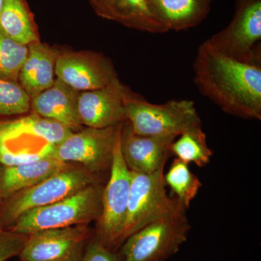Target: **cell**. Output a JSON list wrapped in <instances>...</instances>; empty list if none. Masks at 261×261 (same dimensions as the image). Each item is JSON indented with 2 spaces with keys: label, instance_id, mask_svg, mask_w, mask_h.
Wrapping results in <instances>:
<instances>
[{
  "label": "cell",
  "instance_id": "cell-21",
  "mask_svg": "<svg viewBox=\"0 0 261 261\" xmlns=\"http://www.w3.org/2000/svg\"><path fill=\"white\" fill-rule=\"evenodd\" d=\"M171 152L187 164L193 163L199 167L208 164L214 154L207 145V137L202 127L192 128L180 135L171 145Z\"/></svg>",
  "mask_w": 261,
  "mask_h": 261
},
{
  "label": "cell",
  "instance_id": "cell-2",
  "mask_svg": "<svg viewBox=\"0 0 261 261\" xmlns=\"http://www.w3.org/2000/svg\"><path fill=\"white\" fill-rule=\"evenodd\" d=\"M103 190L104 187L99 183L89 185L51 205L24 213L7 229L29 235L43 230L98 221L102 214Z\"/></svg>",
  "mask_w": 261,
  "mask_h": 261
},
{
  "label": "cell",
  "instance_id": "cell-23",
  "mask_svg": "<svg viewBox=\"0 0 261 261\" xmlns=\"http://www.w3.org/2000/svg\"><path fill=\"white\" fill-rule=\"evenodd\" d=\"M28 51V46L15 42L0 29V79L18 82Z\"/></svg>",
  "mask_w": 261,
  "mask_h": 261
},
{
  "label": "cell",
  "instance_id": "cell-3",
  "mask_svg": "<svg viewBox=\"0 0 261 261\" xmlns=\"http://www.w3.org/2000/svg\"><path fill=\"white\" fill-rule=\"evenodd\" d=\"M97 183V176L85 168L71 166L2 201L0 229L9 228L27 211L51 205Z\"/></svg>",
  "mask_w": 261,
  "mask_h": 261
},
{
  "label": "cell",
  "instance_id": "cell-10",
  "mask_svg": "<svg viewBox=\"0 0 261 261\" xmlns=\"http://www.w3.org/2000/svg\"><path fill=\"white\" fill-rule=\"evenodd\" d=\"M89 225L43 230L29 234L20 261H81L90 240Z\"/></svg>",
  "mask_w": 261,
  "mask_h": 261
},
{
  "label": "cell",
  "instance_id": "cell-17",
  "mask_svg": "<svg viewBox=\"0 0 261 261\" xmlns=\"http://www.w3.org/2000/svg\"><path fill=\"white\" fill-rule=\"evenodd\" d=\"M70 163L53 158L0 167V200L8 198L17 192L40 183L49 176L67 169Z\"/></svg>",
  "mask_w": 261,
  "mask_h": 261
},
{
  "label": "cell",
  "instance_id": "cell-7",
  "mask_svg": "<svg viewBox=\"0 0 261 261\" xmlns=\"http://www.w3.org/2000/svg\"><path fill=\"white\" fill-rule=\"evenodd\" d=\"M121 130L113 152L109 180L103 190L102 214L97 221L95 238L114 252L122 245L132 183V171L121 152Z\"/></svg>",
  "mask_w": 261,
  "mask_h": 261
},
{
  "label": "cell",
  "instance_id": "cell-26",
  "mask_svg": "<svg viewBox=\"0 0 261 261\" xmlns=\"http://www.w3.org/2000/svg\"><path fill=\"white\" fill-rule=\"evenodd\" d=\"M81 261H122L119 255L102 245L97 239L89 240Z\"/></svg>",
  "mask_w": 261,
  "mask_h": 261
},
{
  "label": "cell",
  "instance_id": "cell-16",
  "mask_svg": "<svg viewBox=\"0 0 261 261\" xmlns=\"http://www.w3.org/2000/svg\"><path fill=\"white\" fill-rule=\"evenodd\" d=\"M28 55L18 75V83L31 98L53 86L60 53L40 41L28 45Z\"/></svg>",
  "mask_w": 261,
  "mask_h": 261
},
{
  "label": "cell",
  "instance_id": "cell-13",
  "mask_svg": "<svg viewBox=\"0 0 261 261\" xmlns=\"http://www.w3.org/2000/svg\"><path fill=\"white\" fill-rule=\"evenodd\" d=\"M174 136H145L135 133L126 121L121 130L123 159L132 172L149 174L165 168Z\"/></svg>",
  "mask_w": 261,
  "mask_h": 261
},
{
  "label": "cell",
  "instance_id": "cell-18",
  "mask_svg": "<svg viewBox=\"0 0 261 261\" xmlns=\"http://www.w3.org/2000/svg\"><path fill=\"white\" fill-rule=\"evenodd\" d=\"M152 14L168 31L187 30L202 23L212 0H147Z\"/></svg>",
  "mask_w": 261,
  "mask_h": 261
},
{
  "label": "cell",
  "instance_id": "cell-27",
  "mask_svg": "<svg viewBox=\"0 0 261 261\" xmlns=\"http://www.w3.org/2000/svg\"><path fill=\"white\" fill-rule=\"evenodd\" d=\"M5 0H0V13H1L2 8H3V4H4Z\"/></svg>",
  "mask_w": 261,
  "mask_h": 261
},
{
  "label": "cell",
  "instance_id": "cell-6",
  "mask_svg": "<svg viewBox=\"0 0 261 261\" xmlns=\"http://www.w3.org/2000/svg\"><path fill=\"white\" fill-rule=\"evenodd\" d=\"M190 230L186 212L158 220L130 235L120 257L122 261H166L186 243Z\"/></svg>",
  "mask_w": 261,
  "mask_h": 261
},
{
  "label": "cell",
  "instance_id": "cell-25",
  "mask_svg": "<svg viewBox=\"0 0 261 261\" xmlns=\"http://www.w3.org/2000/svg\"><path fill=\"white\" fill-rule=\"evenodd\" d=\"M29 236L8 229H0V261H6L19 255Z\"/></svg>",
  "mask_w": 261,
  "mask_h": 261
},
{
  "label": "cell",
  "instance_id": "cell-4",
  "mask_svg": "<svg viewBox=\"0 0 261 261\" xmlns=\"http://www.w3.org/2000/svg\"><path fill=\"white\" fill-rule=\"evenodd\" d=\"M125 115L132 130L140 135L177 137L202 127L195 103L188 99L153 104L135 93L126 101Z\"/></svg>",
  "mask_w": 261,
  "mask_h": 261
},
{
  "label": "cell",
  "instance_id": "cell-22",
  "mask_svg": "<svg viewBox=\"0 0 261 261\" xmlns=\"http://www.w3.org/2000/svg\"><path fill=\"white\" fill-rule=\"evenodd\" d=\"M166 186L169 187L176 199L186 209L198 194L202 182L192 173L188 164L176 158L171 167L164 174Z\"/></svg>",
  "mask_w": 261,
  "mask_h": 261
},
{
  "label": "cell",
  "instance_id": "cell-28",
  "mask_svg": "<svg viewBox=\"0 0 261 261\" xmlns=\"http://www.w3.org/2000/svg\"><path fill=\"white\" fill-rule=\"evenodd\" d=\"M1 202H2V200H0V204H1Z\"/></svg>",
  "mask_w": 261,
  "mask_h": 261
},
{
  "label": "cell",
  "instance_id": "cell-5",
  "mask_svg": "<svg viewBox=\"0 0 261 261\" xmlns=\"http://www.w3.org/2000/svg\"><path fill=\"white\" fill-rule=\"evenodd\" d=\"M187 209L166 190L164 168L145 174L132 171L129 199L122 245L137 231L158 220L181 213Z\"/></svg>",
  "mask_w": 261,
  "mask_h": 261
},
{
  "label": "cell",
  "instance_id": "cell-15",
  "mask_svg": "<svg viewBox=\"0 0 261 261\" xmlns=\"http://www.w3.org/2000/svg\"><path fill=\"white\" fill-rule=\"evenodd\" d=\"M101 18L112 20L127 28L163 34L167 29L151 13L147 0H89Z\"/></svg>",
  "mask_w": 261,
  "mask_h": 261
},
{
  "label": "cell",
  "instance_id": "cell-12",
  "mask_svg": "<svg viewBox=\"0 0 261 261\" xmlns=\"http://www.w3.org/2000/svg\"><path fill=\"white\" fill-rule=\"evenodd\" d=\"M135 94L119 79L104 88L80 92L78 113L82 126L106 128L126 121L125 105Z\"/></svg>",
  "mask_w": 261,
  "mask_h": 261
},
{
  "label": "cell",
  "instance_id": "cell-8",
  "mask_svg": "<svg viewBox=\"0 0 261 261\" xmlns=\"http://www.w3.org/2000/svg\"><path fill=\"white\" fill-rule=\"evenodd\" d=\"M207 39L231 59L260 65L261 0H236L231 23Z\"/></svg>",
  "mask_w": 261,
  "mask_h": 261
},
{
  "label": "cell",
  "instance_id": "cell-14",
  "mask_svg": "<svg viewBox=\"0 0 261 261\" xmlns=\"http://www.w3.org/2000/svg\"><path fill=\"white\" fill-rule=\"evenodd\" d=\"M80 94V91L56 79L49 89L31 98L30 111L76 132L83 126L78 113Z\"/></svg>",
  "mask_w": 261,
  "mask_h": 261
},
{
  "label": "cell",
  "instance_id": "cell-11",
  "mask_svg": "<svg viewBox=\"0 0 261 261\" xmlns=\"http://www.w3.org/2000/svg\"><path fill=\"white\" fill-rule=\"evenodd\" d=\"M57 79L80 92L107 87L118 80L113 62L100 53H60L56 66Z\"/></svg>",
  "mask_w": 261,
  "mask_h": 261
},
{
  "label": "cell",
  "instance_id": "cell-19",
  "mask_svg": "<svg viewBox=\"0 0 261 261\" xmlns=\"http://www.w3.org/2000/svg\"><path fill=\"white\" fill-rule=\"evenodd\" d=\"M0 29L23 45L39 41L37 25L27 0H5L0 13Z\"/></svg>",
  "mask_w": 261,
  "mask_h": 261
},
{
  "label": "cell",
  "instance_id": "cell-9",
  "mask_svg": "<svg viewBox=\"0 0 261 261\" xmlns=\"http://www.w3.org/2000/svg\"><path fill=\"white\" fill-rule=\"evenodd\" d=\"M123 123L106 128L86 127L73 132L56 146L51 158L67 163H80L97 176L111 170L117 138Z\"/></svg>",
  "mask_w": 261,
  "mask_h": 261
},
{
  "label": "cell",
  "instance_id": "cell-24",
  "mask_svg": "<svg viewBox=\"0 0 261 261\" xmlns=\"http://www.w3.org/2000/svg\"><path fill=\"white\" fill-rule=\"evenodd\" d=\"M31 97L18 82L0 79V116L28 113Z\"/></svg>",
  "mask_w": 261,
  "mask_h": 261
},
{
  "label": "cell",
  "instance_id": "cell-1",
  "mask_svg": "<svg viewBox=\"0 0 261 261\" xmlns=\"http://www.w3.org/2000/svg\"><path fill=\"white\" fill-rule=\"evenodd\" d=\"M193 72L199 92L226 114L260 121L261 65L231 59L206 39L197 49Z\"/></svg>",
  "mask_w": 261,
  "mask_h": 261
},
{
  "label": "cell",
  "instance_id": "cell-20",
  "mask_svg": "<svg viewBox=\"0 0 261 261\" xmlns=\"http://www.w3.org/2000/svg\"><path fill=\"white\" fill-rule=\"evenodd\" d=\"M11 129L39 137L48 143L58 145L69 137L73 130L53 120L33 113L13 121H2Z\"/></svg>",
  "mask_w": 261,
  "mask_h": 261
}]
</instances>
